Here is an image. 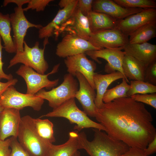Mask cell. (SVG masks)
I'll return each instance as SVG.
<instances>
[{
	"label": "cell",
	"mask_w": 156,
	"mask_h": 156,
	"mask_svg": "<svg viewBox=\"0 0 156 156\" xmlns=\"http://www.w3.org/2000/svg\"><path fill=\"white\" fill-rule=\"evenodd\" d=\"M144 9L124 8L112 0H93L92 5L93 11L106 14L117 20L123 19Z\"/></svg>",
	"instance_id": "17"
},
{
	"label": "cell",
	"mask_w": 156,
	"mask_h": 156,
	"mask_svg": "<svg viewBox=\"0 0 156 156\" xmlns=\"http://www.w3.org/2000/svg\"><path fill=\"white\" fill-rule=\"evenodd\" d=\"M88 41L100 49L123 47L129 43L128 36L114 28L92 33Z\"/></svg>",
	"instance_id": "11"
},
{
	"label": "cell",
	"mask_w": 156,
	"mask_h": 156,
	"mask_svg": "<svg viewBox=\"0 0 156 156\" xmlns=\"http://www.w3.org/2000/svg\"><path fill=\"white\" fill-rule=\"evenodd\" d=\"M129 36V43L140 44L147 42L156 36V21L141 26Z\"/></svg>",
	"instance_id": "25"
},
{
	"label": "cell",
	"mask_w": 156,
	"mask_h": 156,
	"mask_svg": "<svg viewBox=\"0 0 156 156\" xmlns=\"http://www.w3.org/2000/svg\"><path fill=\"white\" fill-rule=\"evenodd\" d=\"M130 88V85L125 79H122L120 84L106 90L103 97V103H107L117 99L128 97L127 93Z\"/></svg>",
	"instance_id": "28"
},
{
	"label": "cell",
	"mask_w": 156,
	"mask_h": 156,
	"mask_svg": "<svg viewBox=\"0 0 156 156\" xmlns=\"http://www.w3.org/2000/svg\"><path fill=\"white\" fill-rule=\"evenodd\" d=\"M87 16L92 33L116 28L118 20L106 14L92 11Z\"/></svg>",
	"instance_id": "24"
},
{
	"label": "cell",
	"mask_w": 156,
	"mask_h": 156,
	"mask_svg": "<svg viewBox=\"0 0 156 156\" xmlns=\"http://www.w3.org/2000/svg\"><path fill=\"white\" fill-rule=\"evenodd\" d=\"M74 0H61L59 2L58 5L61 8H63L72 3Z\"/></svg>",
	"instance_id": "42"
},
{
	"label": "cell",
	"mask_w": 156,
	"mask_h": 156,
	"mask_svg": "<svg viewBox=\"0 0 156 156\" xmlns=\"http://www.w3.org/2000/svg\"><path fill=\"white\" fill-rule=\"evenodd\" d=\"M73 156H81L80 153L79 151H77L74 153Z\"/></svg>",
	"instance_id": "43"
},
{
	"label": "cell",
	"mask_w": 156,
	"mask_h": 156,
	"mask_svg": "<svg viewBox=\"0 0 156 156\" xmlns=\"http://www.w3.org/2000/svg\"><path fill=\"white\" fill-rule=\"evenodd\" d=\"M52 0H30L26 7L23 8L24 11L28 10H36L37 12L43 11L46 7Z\"/></svg>",
	"instance_id": "33"
},
{
	"label": "cell",
	"mask_w": 156,
	"mask_h": 156,
	"mask_svg": "<svg viewBox=\"0 0 156 156\" xmlns=\"http://www.w3.org/2000/svg\"><path fill=\"white\" fill-rule=\"evenodd\" d=\"M18 81L17 79L13 78L6 82H0V96L9 87L15 86Z\"/></svg>",
	"instance_id": "39"
},
{
	"label": "cell",
	"mask_w": 156,
	"mask_h": 156,
	"mask_svg": "<svg viewBox=\"0 0 156 156\" xmlns=\"http://www.w3.org/2000/svg\"><path fill=\"white\" fill-rule=\"evenodd\" d=\"M126 55L131 56L146 66L156 61V45L148 42L140 44L128 43L123 47Z\"/></svg>",
	"instance_id": "19"
},
{
	"label": "cell",
	"mask_w": 156,
	"mask_h": 156,
	"mask_svg": "<svg viewBox=\"0 0 156 156\" xmlns=\"http://www.w3.org/2000/svg\"><path fill=\"white\" fill-rule=\"evenodd\" d=\"M2 40L0 36V80L4 79L9 81L13 79V76L11 74H6L4 72L3 69L4 63L2 61V50L4 47L2 44Z\"/></svg>",
	"instance_id": "37"
},
{
	"label": "cell",
	"mask_w": 156,
	"mask_h": 156,
	"mask_svg": "<svg viewBox=\"0 0 156 156\" xmlns=\"http://www.w3.org/2000/svg\"><path fill=\"white\" fill-rule=\"evenodd\" d=\"M147 67L131 56L125 54L123 58L122 67L124 74L128 79L144 81V72Z\"/></svg>",
	"instance_id": "23"
},
{
	"label": "cell",
	"mask_w": 156,
	"mask_h": 156,
	"mask_svg": "<svg viewBox=\"0 0 156 156\" xmlns=\"http://www.w3.org/2000/svg\"><path fill=\"white\" fill-rule=\"evenodd\" d=\"M19 109L5 108L0 112V140L10 137L17 138L21 117Z\"/></svg>",
	"instance_id": "16"
},
{
	"label": "cell",
	"mask_w": 156,
	"mask_h": 156,
	"mask_svg": "<svg viewBox=\"0 0 156 156\" xmlns=\"http://www.w3.org/2000/svg\"><path fill=\"white\" fill-rule=\"evenodd\" d=\"M33 118L27 115L21 117L17 138L31 156H47L52 144L42 139L35 128Z\"/></svg>",
	"instance_id": "3"
},
{
	"label": "cell",
	"mask_w": 156,
	"mask_h": 156,
	"mask_svg": "<svg viewBox=\"0 0 156 156\" xmlns=\"http://www.w3.org/2000/svg\"><path fill=\"white\" fill-rule=\"evenodd\" d=\"M10 138L4 140H0V156H9L11 151L10 148Z\"/></svg>",
	"instance_id": "36"
},
{
	"label": "cell",
	"mask_w": 156,
	"mask_h": 156,
	"mask_svg": "<svg viewBox=\"0 0 156 156\" xmlns=\"http://www.w3.org/2000/svg\"><path fill=\"white\" fill-rule=\"evenodd\" d=\"M4 108L0 105V112L2 111Z\"/></svg>",
	"instance_id": "44"
},
{
	"label": "cell",
	"mask_w": 156,
	"mask_h": 156,
	"mask_svg": "<svg viewBox=\"0 0 156 156\" xmlns=\"http://www.w3.org/2000/svg\"><path fill=\"white\" fill-rule=\"evenodd\" d=\"M35 128L40 137L45 141L51 144L55 141L54 135L53 123L48 119L33 118Z\"/></svg>",
	"instance_id": "27"
},
{
	"label": "cell",
	"mask_w": 156,
	"mask_h": 156,
	"mask_svg": "<svg viewBox=\"0 0 156 156\" xmlns=\"http://www.w3.org/2000/svg\"><path fill=\"white\" fill-rule=\"evenodd\" d=\"M147 156L153 154L156 152V136L153 140L148 145L147 147L143 150Z\"/></svg>",
	"instance_id": "40"
},
{
	"label": "cell",
	"mask_w": 156,
	"mask_h": 156,
	"mask_svg": "<svg viewBox=\"0 0 156 156\" xmlns=\"http://www.w3.org/2000/svg\"><path fill=\"white\" fill-rule=\"evenodd\" d=\"M156 21V8L144 9L121 20H118L116 29L129 36L141 26Z\"/></svg>",
	"instance_id": "13"
},
{
	"label": "cell",
	"mask_w": 156,
	"mask_h": 156,
	"mask_svg": "<svg viewBox=\"0 0 156 156\" xmlns=\"http://www.w3.org/2000/svg\"><path fill=\"white\" fill-rule=\"evenodd\" d=\"M44 100L36 94H23L14 86L9 87L0 96V105L3 108H12L21 110L30 107L36 111L41 109Z\"/></svg>",
	"instance_id": "8"
},
{
	"label": "cell",
	"mask_w": 156,
	"mask_h": 156,
	"mask_svg": "<svg viewBox=\"0 0 156 156\" xmlns=\"http://www.w3.org/2000/svg\"><path fill=\"white\" fill-rule=\"evenodd\" d=\"M144 81L156 86V61L146 67L144 72Z\"/></svg>",
	"instance_id": "34"
},
{
	"label": "cell",
	"mask_w": 156,
	"mask_h": 156,
	"mask_svg": "<svg viewBox=\"0 0 156 156\" xmlns=\"http://www.w3.org/2000/svg\"><path fill=\"white\" fill-rule=\"evenodd\" d=\"M125 79L128 83V79L120 72L116 71L112 73L103 75L95 73L93 76V81L96 90L95 104L98 108L103 106V95L109 85L114 81L119 79Z\"/></svg>",
	"instance_id": "20"
},
{
	"label": "cell",
	"mask_w": 156,
	"mask_h": 156,
	"mask_svg": "<svg viewBox=\"0 0 156 156\" xmlns=\"http://www.w3.org/2000/svg\"><path fill=\"white\" fill-rule=\"evenodd\" d=\"M130 88L127 93L128 97L133 95L155 93L156 92V86L144 81L131 80Z\"/></svg>",
	"instance_id": "29"
},
{
	"label": "cell",
	"mask_w": 156,
	"mask_h": 156,
	"mask_svg": "<svg viewBox=\"0 0 156 156\" xmlns=\"http://www.w3.org/2000/svg\"><path fill=\"white\" fill-rule=\"evenodd\" d=\"M10 138L11 151L9 156H31L20 144L17 138L12 136Z\"/></svg>",
	"instance_id": "32"
},
{
	"label": "cell",
	"mask_w": 156,
	"mask_h": 156,
	"mask_svg": "<svg viewBox=\"0 0 156 156\" xmlns=\"http://www.w3.org/2000/svg\"><path fill=\"white\" fill-rule=\"evenodd\" d=\"M78 83L74 76L68 73L64 77L62 83L58 87L53 88L49 91L42 89L36 94L48 101L49 106L53 109L56 108L68 100L75 98L78 90Z\"/></svg>",
	"instance_id": "6"
},
{
	"label": "cell",
	"mask_w": 156,
	"mask_h": 156,
	"mask_svg": "<svg viewBox=\"0 0 156 156\" xmlns=\"http://www.w3.org/2000/svg\"><path fill=\"white\" fill-rule=\"evenodd\" d=\"M48 40H44V48H39V42H36L32 47H29L24 41V50L23 52H17L10 60L8 68L18 63L29 66L38 73L44 74L49 68V65L44 56L46 45Z\"/></svg>",
	"instance_id": "5"
},
{
	"label": "cell",
	"mask_w": 156,
	"mask_h": 156,
	"mask_svg": "<svg viewBox=\"0 0 156 156\" xmlns=\"http://www.w3.org/2000/svg\"><path fill=\"white\" fill-rule=\"evenodd\" d=\"M95 117L106 133L130 147L144 150L156 136L153 118L144 104L130 97L119 98L97 109Z\"/></svg>",
	"instance_id": "1"
},
{
	"label": "cell",
	"mask_w": 156,
	"mask_h": 156,
	"mask_svg": "<svg viewBox=\"0 0 156 156\" xmlns=\"http://www.w3.org/2000/svg\"><path fill=\"white\" fill-rule=\"evenodd\" d=\"M93 0H78L77 7L81 13L86 16L92 11Z\"/></svg>",
	"instance_id": "35"
},
{
	"label": "cell",
	"mask_w": 156,
	"mask_h": 156,
	"mask_svg": "<svg viewBox=\"0 0 156 156\" xmlns=\"http://www.w3.org/2000/svg\"><path fill=\"white\" fill-rule=\"evenodd\" d=\"M94 138L88 140L84 132L79 133V138L82 149L90 156H121L129 147L124 142L115 139L105 131L93 129Z\"/></svg>",
	"instance_id": "2"
},
{
	"label": "cell",
	"mask_w": 156,
	"mask_h": 156,
	"mask_svg": "<svg viewBox=\"0 0 156 156\" xmlns=\"http://www.w3.org/2000/svg\"><path fill=\"white\" fill-rule=\"evenodd\" d=\"M130 97L137 102L146 104L156 109V93L135 94Z\"/></svg>",
	"instance_id": "31"
},
{
	"label": "cell",
	"mask_w": 156,
	"mask_h": 156,
	"mask_svg": "<svg viewBox=\"0 0 156 156\" xmlns=\"http://www.w3.org/2000/svg\"><path fill=\"white\" fill-rule=\"evenodd\" d=\"M100 49L92 45L88 41L77 35L68 33L57 44L56 54L59 57L66 58L89 51Z\"/></svg>",
	"instance_id": "10"
},
{
	"label": "cell",
	"mask_w": 156,
	"mask_h": 156,
	"mask_svg": "<svg viewBox=\"0 0 156 156\" xmlns=\"http://www.w3.org/2000/svg\"><path fill=\"white\" fill-rule=\"evenodd\" d=\"M121 6L128 8L143 9L156 8V2L154 0H113Z\"/></svg>",
	"instance_id": "30"
},
{
	"label": "cell",
	"mask_w": 156,
	"mask_h": 156,
	"mask_svg": "<svg viewBox=\"0 0 156 156\" xmlns=\"http://www.w3.org/2000/svg\"><path fill=\"white\" fill-rule=\"evenodd\" d=\"M11 26L10 15L0 12V36L4 43V48L8 53H16L11 35Z\"/></svg>",
	"instance_id": "26"
},
{
	"label": "cell",
	"mask_w": 156,
	"mask_h": 156,
	"mask_svg": "<svg viewBox=\"0 0 156 156\" xmlns=\"http://www.w3.org/2000/svg\"><path fill=\"white\" fill-rule=\"evenodd\" d=\"M10 16L13 33L12 39L16 53L23 52L24 38L27 29L30 27L39 29L43 26L40 24H36L29 22L24 14L22 6L15 7L14 12Z\"/></svg>",
	"instance_id": "9"
},
{
	"label": "cell",
	"mask_w": 156,
	"mask_h": 156,
	"mask_svg": "<svg viewBox=\"0 0 156 156\" xmlns=\"http://www.w3.org/2000/svg\"><path fill=\"white\" fill-rule=\"evenodd\" d=\"M123 49V47L105 48L89 51L86 52L85 53L99 64L101 63V62L98 58H101L105 60L109 66L115 70L121 72L126 77L122 67V60L126 54L124 51H122Z\"/></svg>",
	"instance_id": "18"
},
{
	"label": "cell",
	"mask_w": 156,
	"mask_h": 156,
	"mask_svg": "<svg viewBox=\"0 0 156 156\" xmlns=\"http://www.w3.org/2000/svg\"><path fill=\"white\" fill-rule=\"evenodd\" d=\"M79 133L76 130L70 132L68 140L63 144L55 145L52 144L47 156H73L77 151L82 149Z\"/></svg>",
	"instance_id": "22"
},
{
	"label": "cell",
	"mask_w": 156,
	"mask_h": 156,
	"mask_svg": "<svg viewBox=\"0 0 156 156\" xmlns=\"http://www.w3.org/2000/svg\"><path fill=\"white\" fill-rule=\"evenodd\" d=\"M75 76L79 83V88L76 92V98L81 104L83 111L88 115L95 117L97 108L94 100L96 94L85 77L81 73L77 72Z\"/></svg>",
	"instance_id": "14"
},
{
	"label": "cell",
	"mask_w": 156,
	"mask_h": 156,
	"mask_svg": "<svg viewBox=\"0 0 156 156\" xmlns=\"http://www.w3.org/2000/svg\"><path fill=\"white\" fill-rule=\"evenodd\" d=\"M64 62L69 73L75 76L77 72L80 73L92 88L96 89L93 76L96 65L93 61L88 59L85 53L68 57L64 60Z\"/></svg>",
	"instance_id": "12"
},
{
	"label": "cell",
	"mask_w": 156,
	"mask_h": 156,
	"mask_svg": "<svg viewBox=\"0 0 156 156\" xmlns=\"http://www.w3.org/2000/svg\"><path fill=\"white\" fill-rule=\"evenodd\" d=\"M60 66V64H57L50 72L47 74H41L32 68L23 64L20 66L16 73L25 80L27 86L26 94L34 95L44 88L50 89L57 85L59 81L58 79L50 80L48 77L56 73Z\"/></svg>",
	"instance_id": "7"
},
{
	"label": "cell",
	"mask_w": 156,
	"mask_h": 156,
	"mask_svg": "<svg viewBox=\"0 0 156 156\" xmlns=\"http://www.w3.org/2000/svg\"><path fill=\"white\" fill-rule=\"evenodd\" d=\"M30 0H4L3 3V6H6L8 4L13 3L16 4L17 7L22 6L25 4L28 3Z\"/></svg>",
	"instance_id": "41"
},
{
	"label": "cell",
	"mask_w": 156,
	"mask_h": 156,
	"mask_svg": "<svg viewBox=\"0 0 156 156\" xmlns=\"http://www.w3.org/2000/svg\"><path fill=\"white\" fill-rule=\"evenodd\" d=\"M69 33L74 34L88 41L92 34L87 16L77 7L66 26Z\"/></svg>",
	"instance_id": "21"
},
{
	"label": "cell",
	"mask_w": 156,
	"mask_h": 156,
	"mask_svg": "<svg viewBox=\"0 0 156 156\" xmlns=\"http://www.w3.org/2000/svg\"><path fill=\"white\" fill-rule=\"evenodd\" d=\"M78 0L73 1L66 7L60 9L52 20L45 26L39 29L38 37L40 39H48L61 30V27L66 24L76 9Z\"/></svg>",
	"instance_id": "15"
},
{
	"label": "cell",
	"mask_w": 156,
	"mask_h": 156,
	"mask_svg": "<svg viewBox=\"0 0 156 156\" xmlns=\"http://www.w3.org/2000/svg\"><path fill=\"white\" fill-rule=\"evenodd\" d=\"M62 117L67 119L71 124H75L74 129L79 131L85 128H93L106 132L105 127L100 123L91 119L86 114L77 106L75 98L66 101L52 111L41 116L43 117Z\"/></svg>",
	"instance_id": "4"
},
{
	"label": "cell",
	"mask_w": 156,
	"mask_h": 156,
	"mask_svg": "<svg viewBox=\"0 0 156 156\" xmlns=\"http://www.w3.org/2000/svg\"><path fill=\"white\" fill-rule=\"evenodd\" d=\"M121 156H147L143 150L133 147H129V149Z\"/></svg>",
	"instance_id": "38"
}]
</instances>
